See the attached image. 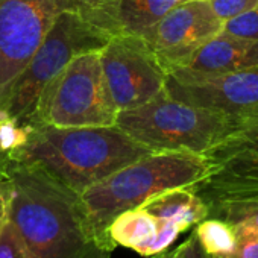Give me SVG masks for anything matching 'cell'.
<instances>
[{
  "mask_svg": "<svg viewBox=\"0 0 258 258\" xmlns=\"http://www.w3.org/2000/svg\"><path fill=\"white\" fill-rule=\"evenodd\" d=\"M210 163L193 152H151L127 164L81 193L91 226L100 244L109 252L114 244L108 226L115 216L142 207L166 190L193 187L207 178Z\"/></svg>",
  "mask_w": 258,
  "mask_h": 258,
  "instance_id": "3",
  "label": "cell"
},
{
  "mask_svg": "<svg viewBox=\"0 0 258 258\" xmlns=\"http://www.w3.org/2000/svg\"><path fill=\"white\" fill-rule=\"evenodd\" d=\"M255 66H258V41L219 32L179 69L193 75L216 76Z\"/></svg>",
  "mask_w": 258,
  "mask_h": 258,
  "instance_id": "13",
  "label": "cell"
},
{
  "mask_svg": "<svg viewBox=\"0 0 258 258\" xmlns=\"http://www.w3.org/2000/svg\"><path fill=\"white\" fill-rule=\"evenodd\" d=\"M139 208H143L157 219L176 223L182 231L198 225L210 214L208 205L191 190V187L166 190L148 199Z\"/></svg>",
  "mask_w": 258,
  "mask_h": 258,
  "instance_id": "15",
  "label": "cell"
},
{
  "mask_svg": "<svg viewBox=\"0 0 258 258\" xmlns=\"http://www.w3.org/2000/svg\"><path fill=\"white\" fill-rule=\"evenodd\" d=\"M220 32L235 38L258 41V7L223 22Z\"/></svg>",
  "mask_w": 258,
  "mask_h": 258,
  "instance_id": "19",
  "label": "cell"
},
{
  "mask_svg": "<svg viewBox=\"0 0 258 258\" xmlns=\"http://www.w3.org/2000/svg\"><path fill=\"white\" fill-rule=\"evenodd\" d=\"M72 0H0V100Z\"/></svg>",
  "mask_w": 258,
  "mask_h": 258,
  "instance_id": "8",
  "label": "cell"
},
{
  "mask_svg": "<svg viewBox=\"0 0 258 258\" xmlns=\"http://www.w3.org/2000/svg\"><path fill=\"white\" fill-rule=\"evenodd\" d=\"M10 207V182L5 175L0 176V228L8 220Z\"/></svg>",
  "mask_w": 258,
  "mask_h": 258,
  "instance_id": "24",
  "label": "cell"
},
{
  "mask_svg": "<svg viewBox=\"0 0 258 258\" xmlns=\"http://www.w3.org/2000/svg\"><path fill=\"white\" fill-rule=\"evenodd\" d=\"M164 91L175 100L234 115L258 108V66L201 76L181 69L167 73Z\"/></svg>",
  "mask_w": 258,
  "mask_h": 258,
  "instance_id": "10",
  "label": "cell"
},
{
  "mask_svg": "<svg viewBox=\"0 0 258 258\" xmlns=\"http://www.w3.org/2000/svg\"><path fill=\"white\" fill-rule=\"evenodd\" d=\"M0 258H25L23 247L8 220L0 228Z\"/></svg>",
  "mask_w": 258,
  "mask_h": 258,
  "instance_id": "23",
  "label": "cell"
},
{
  "mask_svg": "<svg viewBox=\"0 0 258 258\" xmlns=\"http://www.w3.org/2000/svg\"><path fill=\"white\" fill-rule=\"evenodd\" d=\"M115 126L154 152L204 155L231 129V115L172 99L166 91L145 105L120 111Z\"/></svg>",
  "mask_w": 258,
  "mask_h": 258,
  "instance_id": "4",
  "label": "cell"
},
{
  "mask_svg": "<svg viewBox=\"0 0 258 258\" xmlns=\"http://www.w3.org/2000/svg\"><path fill=\"white\" fill-rule=\"evenodd\" d=\"M208 4L213 13L222 22H226L235 16L256 8L258 0H208Z\"/></svg>",
  "mask_w": 258,
  "mask_h": 258,
  "instance_id": "22",
  "label": "cell"
},
{
  "mask_svg": "<svg viewBox=\"0 0 258 258\" xmlns=\"http://www.w3.org/2000/svg\"><path fill=\"white\" fill-rule=\"evenodd\" d=\"M222 25L208 0H185L142 37L169 73L184 67L207 41L222 31Z\"/></svg>",
  "mask_w": 258,
  "mask_h": 258,
  "instance_id": "9",
  "label": "cell"
},
{
  "mask_svg": "<svg viewBox=\"0 0 258 258\" xmlns=\"http://www.w3.org/2000/svg\"><path fill=\"white\" fill-rule=\"evenodd\" d=\"M184 249H185V243L182 241L179 246L176 247H170L161 253H157V255H152V256H148V258H184Z\"/></svg>",
  "mask_w": 258,
  "mask_h": 258,
  "instance_id": "26",
  "label": "cell"
},
{
  "mask_svg": "<svg viewBox=\"0 0 258 258\" xmlns=\"http://www.w3.org/2000/svg\"><path fill=\"white\" fill-rule=\"evenodd\" d=\"M100 62L118 112L145 105L164 91L167 72L142 35H112L100 49Z\"/></svg>",
  "mask_w": 258,
  "mask_h": 258,
  "instance_id": "7",
  "label": "cell"
},
{
  "mask_svg": "<svg viewBox=\"0 0 258 258\" xmlns=\"http://www.w3.org/2000/svg\"><path fill=\"white\" fill-rule=\"evenodd\" d=\"M208 211V217H217L232 226H241L258 232V201L216 204L210 205Z\"/></svg>",
  "mask_w": 258,
  "mask_h": 258,
  "instance_id": "17",
  "label": "cell"
},
{
  "mask_svg": "<svg viewBox=\"0 0 258 258\" xmlns=\"http://www.w3.org/2000/svg\"><path fill=\"white\" fill-rule=\"evenodd\" d=\"M106 232L114 246L120 244L148 258L170 249L184 231L176 223L157 219L143 208H133L115 216Z\"/></svg>",
  "mask_w": 258,
  "mask_h": 258,
  "instance_id": "12",
  "label": "cell"
},
{
  "mask_svg": "<svg viewBox=\"0 0 258 258\" xmlns=\"http://www.w3.org/2000/svg\"><path fill=\"white\" fill-rule=\"evenodd\" d=\"M185 0H118L106 22L111 35H142Z\"/></svg>",
  "mask_w": 258,
  "mask_h": 258,
  "instance_id": "14",
  "label": "cell"
},
{
  "mask_svg": "<svg viewBox=\"0 0 258 258\" xmlns=\"http://www.w3.org/2000/svg\"><path fill=\"white\" fill-rule=\"evenodd\" d=\"M8 222L25 258H111L90 222L81 195L41 169L10 161Z\"/></svg>",
  "mask_w": 258,
  "mask_h": 258,
  "instance_id": "1",
  "label": "cell"
},
{
  "mask_svg": "<svg viewBox=\"0 0 258 258\" xmlns=\"http://www.w3.org/2000/svg\"><path fill=\"white\" fill-rule=\"evenodd\" d=\"M204 157L210 163V172L191 190L208 207L223 202L258 201L256 143L222 140Z\"/></svg>",
  "mask_w": 258,
  "mask_h": 258,
  "instance_id": "11",
  "label": "cell"
},
{
  "mask_svg": "<svg viewBox=\"0 0 258 258\" xmlns=\"http://www.w3.org/2000/svg\"><path fill=\"white\" fill-rule=\"evenodd\" d=\"M72 4L87 20L106 31L105 28L108 17L118 4V0H72Z\"/></svg>",
  "mask_w": 258,
  "mask_h": 258,
  "instance_id": "20",
  "label": "cell"
},
{
  "mask_svg": "<svg viewBox=\"0 0 258 258\" xmlns=\"http://www.w3.org/2000/svg\"><path fill=\"white\" fill-rule=\"evenodd\" d=\"M232 228L235 231V247L228 258H258V232L241 226Z\"/></svg>",
  "mask_w": 258,
  "mask_h": 258,
  "instance_id": "21",
  "label": "cell"
},
{
  "mask_svg": "<svg viewBox=\"0 0 258 258\" xmlns=\"http://www.w3.org/2000/svg\"><path fill=\"white\" fill-rule=\"evenodd\" d=\"M117 108L109 96L100 50L75 56L41 91L32 118L37 124L61 127L112 126Z\"/></svg>",
  "mask_w": 258,
  "mask_h": 258,
  "instance_id": "6",
  "label": "cell"
},
{
  "mask_svg": "<svg viewBox=\"0 0 258 258\" xmlns=\"http://www.w3.org/2000/svg\"><path fill=\"white\" fill-rule=\"evenodd\" d=\"M185 249H184V258H211L210 255H207L202 247L199 246L195 234H191L185 241Z\"/></svg>",
  "mask_w": 258,
  "mask_h": 258,
  "instance_id": "25",
  "label": "cell"
},
{
  "mask_svg": "<svg viewBox=\"0 0 258 258\" xmlns=\"http://www.w3.org/2000/svg\"><path fill=\"white\" fill-rule=\"evenodd\" d=\"M112 35L87 20L78 10L58 16L26 67L11 82L0 100L4 112L22 126L32 127V118L44 87L78 55L100 50Z\"/></svg>",
  "mask_w": 258,
  "mask_h": 258,
  "instance_id": "5",
  "label": "cell"
},
{
  "mask_svg": "<svg viewBox=\"0 0 258 258\" xmlns=\"http://www.w3.org/2000/svg\"><path fill=\"white\" fill-rule=\"evenodd\" d=\"M115 124L61 127L34 126L8 160L41 169L76 193L151 154Z\"/></svg>",
  "mask_w": 258,
  "mask_h": 258,
  "instance_id": "2",
  "label": "cell"
},
{
  "mask_svg": "<svg viewBox=\"0 0 258 258\" xmlns=\"http://www.w3.org/2000/svg\"><path fill=\"white\" fill-rule=\"evenodd\" d=\"M222 140L258 145V108L231 115V129Z\"/></svg>",
  "mask_w": 258,
  "mask_h": 258,
  "instance_id": "18",
  "label": "cell"
},
{
  "mask_svg": "<svg viewBox=\"0 0 258 258\" xmlns=\"http://www.w3.org/2000/svg\"><path fill=\"white\" fill-rule=\"evenodd\" d=\"M195 226L193 234L207 255L211 258L231 256L235 247V231L231 223L217 217H207Z\"/></svg>",
  "mask_w": 258,
  "mask_h": 258,
  "instance_id": "16",
  "label": "cell"
}]
</instances>
